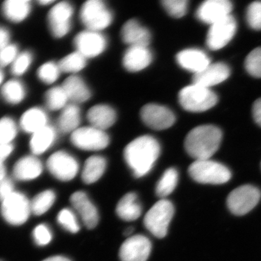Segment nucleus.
Instances as JSON below:
<instances>
[{
  "instance_id": "obj_7",
  "label": "nucleus",
  "mask_w": 261,
  "mask_h": 261,
  "mask_svg": "<svg viewBox=\"0 0 261 261\" xmlns=\"http://www.w3.org/2000/svg\"><path fill=\"white\" fill-rule=\"evenodd\" d=\"M1 214L6 222L13 226L25 224L32 213L31 202L27 196L14 192L1 202Z\"/></svg>"
},
{
  "instance_id": "obj_32",
  "label": "nucleus",
  "mask_w": 261,
  "mask_h": 261,
  "mask_svg": "<svg viewBox=\"0 0 261 261\" xmlns=\"http://www.w3.org/2000/svg\"><path fill=\"white\" fill-rule=\"evenodd\" d=\"M178 173L174 168H168L156 185V195L161 198L171 195L177 186Z\"/></svg>"
},
{
  "instance_id": "obj_46",
  "label": "nucleus",
  "mask_w": 261,
  "mask_h": 261,
  "mask_svg": "<svg viewBox=\"0 0 261 261\" xmlns=\"http://www.w3.org/2000/svg\"><path fill=\"white\" fill-rule=\"evenodd\" d=\"M13 150L14 146L13 143L0 144V161L4 162L13 153Z\"/></svg>"
},
{
  "instance_id": "obj_40",
  "label": "nucleus",
  "mask_w": 261,
  "mask_h": 261,
  "mask_svg": "<svg viewBox=\"0 0 261 261\" xmlns=\"http://www.w3.org/2000/svg\"><path fill=\"white\" fill-rule=\"evenodd\" d=\"M58 222L70 233H77L80 229L78 220L74 213L68 208L60 211L58 215Z\"/></svg>"
},
{
  "instance_id": "obj_3",
  "label": "nucleus",
  "mask_w": 261,
  "mask_h": 261,
  "mask_svg": "<svg viewBox=\"0 0 261 261\" xmlns=\"http://www.w3.org/2000/svg\"><path fill=\"white\" fill-rule=\"evenodd\" d=\"M219 98L213 91L198 84L184 87L178 93V101L185 111L205 112L217 104Z\"/></svg>"
},
{
  "instance_id": "obj_5",
  "label": "nucleus",
  "mask_w": 261,
  "mask_h": 261,
  "mask_svg": "<svg viewBox=\"0 0 261 261\" xmlns=\"http://www.w3.org/2000/svg\"><path fill=\"white\" fill-rule=\"evenodd\" d=\"M80 18L87 30L101 32L112 24L113 14L102 0H88L81 8Z\"/></svg>"
},
{
  "instance_id": "obj_36",
  "label": "nucleus",
  "mask_w": 261,
  "mask_h": 261,
  "mask_svg": "<svg viewBox=\"0 0 261 261\" xmlns=\"http://www.w3.org/2000/svg\"><path fill=\"white\" fill-rule=\"evenodd\" d=\"M61 70L58 63L49 61L39 67L37 70L39 80L46 84H53L59 79Z\"/></svg>"
},
{
  "instance_id": "obj_50",
  "label": "nucleus",
  "mask_w": 261,
  "mask_h": 261,
  "mask_svg": "<svg viewBox=\"0 0 261 261\" xmlns=\"http://www.w3.org/2000/svg\"><path fill=\"white\" fill-rule=\"evenodd\" d=\"M42 261H70L69 259L63 256H60V255H56V256H53L48 257L47 259H44Z\"/></svg>"
},
{
  "instance_id": "obj_20",
  "label": "nucleus",
  "mask_w": 261,
  "mask_h": 261,
  "mask_svg": "<svg viewBox=\"0 0 261 261\" xmlns=\"http://www.w3.org/2000/svg\"><path fill=\"white\" fill-rule=\"evenodd\" d=\"M122 40L129 47L132 46H145L150 44L151 33L149 29L143 27L135 19L126 21L121 29Z\"/></svg>"
},
{
  "instance_id": "obj_27",
  "label": "nucleus",
  "mask_w": 261,
  "mask_h": 261,
  "mask_svg": "<svg viewBox=\"0 0 261 261\" xmlns=\"http://www.w3.org/2000/svg\"><path fill=\"white\" fill-rule=\"evenodd\" d=\"M2 11L5 18L18 23L25 20L32 12V3L29 0H8L3 3Z\"/></svg>"
},
{
  "instance_id": "obj_54",
  "label": "nucleus",
  "mask_w": 261,
  "mask_h": 261,
  "mask_svg": "<svg viewBox=\"0 0 261 261\" xmlns=\"http://www.w3.org/2000/svg\"><path fill=\"white\" fill-rule=\"evenodd\" d=\"M0 261H3V260H0Z\"/></svg>"
},
{
  "instance_id": "obj_14",
  "label": "nucleus",
  "mask_w": 261,
  "mask_h": 261,
  "mask_svg": "<svg viewBox=\"0 0 261 261\" xmlns=\"http://www.w3.org/2000/svg\"><path fill=\"white\" fill-rule=\"evenodd\" d=\"M237 31V21L230 15L211 25L206 44L211 50L222 49L232 39Z\"/></svg>"
},
{
  "instance_id": "obj_18",
  "label": "nucleus",
  "mask_w": 261,
  "mask_h": 261,
  "mask_svg": "<svg viewBox=\"0 0 261 261\" xmlns=\"http://www.w3.org/2000/svg\"><path fill=\"white\" fill-rule=\"evenodd\" d=\"M230 68L224 63H211L200 73L194 74L192 84L210 89L213 86L224 82L229 77Z\"/></svg>"
},
{
  "instance_id": "obj_41",
  "label": "nucleus",
  "mask_w": 261,
  "mask_h": 261,
  "mask_svg": "<svg viewBox=\"0 0 261 261\" xmlns=\"http://www.w3.org/2000/svg\"><path fill=\"white\" fill-rule=\"evenodd\" d=\"M162 5L168 15L173 18H180L186 15L188 2L187 0H164Z\"/></svg>"
},
{
  "instance_id": "obj_31",
  "label": "nucleus",
  "mask_w": 261,
  "mask_h": 261,
  "mask_svg": "<svg viewBox=\"0 0 261 261\" xmlns=\"http://www.w3.org/2000/svg\"><path fill=\"white\" fill-rule=\"evenodd\" d=\"M27 88L23 82L18 80H10L2 86L3 99L10 105H18L27 96Z\"/></svg>"
},
{
  "instance_id": "obj_35",
  "label": "nucleus",
  "mask_w": 261,
  "mask_h": 261,
  "mask_svg": "<svg viewBox=\"0 0 261 261\" xmlns=\"http://www.w3.org/2000/svg\"><path fill=\"white\" fill-rule=\"evenodd\" d=\"M87 59L79 51H75L73 53L64 57L58 63L61 72L68 73H76L85 68L87 65Z\"/></svg>"
},
{
  "instance_id": "obj_19",
  "label": "nucleus",
  "mask_w": 261,
  "mask_h": 261,
  "mask_svg": "<svg viewBox=\"0 0 261 261\" xmlns=\"http://www.w3.org/2000/svg\"><path fill=\"white\" fill-rule=\"evenodd\" d=\"M70 202L82 218L84 225L89 229L97 226L99 215L97 208L84 192H75L70 197Z\"/></svg>"
},
{
  "instance_id": "obj_12",
  "label": "nucleus",
  "mask_w": 261,
  "mask_h": 261,
  "mask_svg": "<svg viewBox=\"0 0 261 261\" xmlns=\"http://www.w3.org/2000/svg\"><path fill=\"white\" fill-rule=\"evenodd\" d=\"M47 166L51 174L62 181H68L74 178L80 169L76 159L63 150L51 154L47 160Z\"/></svg>"
},
{
  "instance_id": "obj_9",
  "label": "nucleus",
  "mask_w": 261,
  "mask_h": 261,
  "mask_svg": "<svg viewBox=\"0 0 261 261\" xmlns=\"http://www.w3.org/2000/svg\"><path fill=\"white\" fill-rule=\"evenodd\" d=\"M70 142L84 151H99L109 145L110 137L106 130L92 126L80 127L70 135Z\"/></svg>"
},
{
  "instance_id": "obj_29",
  "label": "nucleus",
  "mask_w": 261,
  "mask_h": 261,
  "mask_svg": "<svg viewBox=\"0 0 261 261\" xmlns=\"http://www.w3.org/2000/svg\"><path fill=\"white\" fill-rule=\"evenodd\" d=\"M116 214L123 221H135L142 214V206L137 200V196L133 192L126 194L118 202Z\"/></svg>"
},
{
  "instance_id": "obj_34",
  "label": "nucleus",
  "mask_w": 261,
  "mask_h": 261,
  "mask_svg": "<svg viewBox=\"0 0 261 261\" xmlns=\"http://www.w3.org/2000/svg\"><path fill=\"white\" fill-rule=\"evenodd\" d=\"M56 198V194L53 190L40 192L31 202L32 213L36 216H42L45 214L53 205Z\"/></svg>"
},
{
  "instance_id": "obj_33",
  "label": "nucleus",
  "mask_w": 261,
  "mask_h": 261,
  "mask_svg": "<svg viewBox=\"0 0 261 261\" xmlns=\"http://www.w3.org/2000/svg\"><path fill=\"white\" fill-rule=\"evenodd\" d=\"M44 101L48 109L57 111L64 109L68 106L69 99L64 89L62 86H60L49 89L46 92Z\"/></svg>"
},
{
  "instance_id": "obj_26",
  "label": "nucleus",
  "mask_w": 261,
  "mask_h": 261,
  "mask_svg": "<svg viewBox=\"0 0 261 261\" xmlns=\"http://www.w3.org/2000/svg\"><path fill=\"white\" fill-rule=\"evenodd\" d=\"M47 113L42 108L34 107L27 110L22 115L20 120V126L25 133H36L44 127L49 125Z\"/></svg>"
},
{
  "instance_id": "obj_23",
  "label": "nucleus",
  "mask_w": 261,
  "mask_h": 261,
  "mask_svg": "<svg viewBox=\"0 0 261 261\" xmlns=\"http://www.w3.org/2000/svg\"><path fill=\"white\" fill-rule=\"evenodd\" d=\"M42 163L35 155H27L19 159L13 168V176L19 181H30L42 174Z\"/></svg>"
},
{
  "instance_id": "obj_13",
  "label": "nucleus",
  "mask_w": 261,
  "mask_h": 261,
  "mask_svg": "<svg viewBox=\"0 0 261 261\" xmlns=\"http://www.w3.org/2000/svg\"><path fill=\"white\" fill-rule=\"evenodd\" d=\"M75 49L87 59L102 54L108 47V39L102 32L87 30L79 33L73 40Z\"/></svg>"
},
{
  "instance_id": "obj_15",
  "label": "nucleus",
  "mask_w": 261,
  "mask_h": 261,
  "mask_svg": "<svg viewBox=\"0 0 261 261\" xmlns=\"http://www.w3.org/2000/svg\"><path fill=\"white\" fill-rule=\"evenodd\" d=\"M152 249V244L143 235H135L127 239L119 250L121 261H147Z\"/></svg>"
},
{
  "instance_id": "obj_24",
  "label": "nucleus",
  "mask_w": 261,
  "mask_h": 261,
  "mask_svg": "<svg viewBox=\"0 0 261 261\" xmlns=\"http://www.w3.org/2000/svg\"><path fill=\"white\" fill-rule=\"evenodd\" d=\"M69 101L73 104H80L88 101L92 92L83 79L79 75H72L68 77L62 84Z\"/></svg>"
},
{
  "instance_id": "obj_2",
  "label": "nucleus",
  "mask_w": 261,
  "mask_h": 261,
  "mask_svg": "<svg viewBox=\"0 0 261 261\" xmlns=\"http://www.w3.org/2000/svg\"><path fill=\"white\" fill-rule=\"evenodd\" d=\"M222 140V132L213 125L195 127L189 132L185 141L187 154L195 159H210L219 149Z\"/></svg>"
},
{
  "instance_id": "obj_53",
  "label": "nucleus",
  "mask_w": 261,
  "mask_h": 261,
  "mask_svg": "<svg viewBox=\"0 0 261 261\" xmlns=\"http://www.w3.org/2000/svg\"><path fill=\"white\" fill-rule=\"evenodd\" d=\"M4 73H3V70H2L1 68H0V86H1L2 84H3V81H4Z\"/></svg>"
},
{
  "instance_id": "obj_38",
  "label": "nucleus",
  "mask_w": 261,
  "mask_h": 261,
  "mask_svg": "<svg viewBox=\"0 0 261 261\" xmlns=\"http://www.w3.org/2000/svg\"><path fill=\"white\" fill-rule=\"evenodd\" d=\"M33 58L34 57L32 51H24L20 53L11 65V73L15 76H20L25 74L32 64Z\"/></svg>"
},
{
  "instance_id": "obj_48",
  "label": "nucleus",
  "mask_w": 261,
  "mask_h": 261,
  "mask_svg": "<svg viewBox=\"0 0 261 261\" xmlns=\"http://www.w3.org/2000/svg\"><path fill=\"white\" fill-rule=\"evenodd\" d=\"M252 116L257 124L261 127V98L257 99L252 106Z\"/></svg>"
},
{
  "instance_id": "obj_22",
  "label": "nucleus",
  "mask_w": 261,
  "mask_h": 261,
  "mask_svg": "<svg viewBox=\"0 0 261 261\" xmlns=\"http://www.w3.org/2000/svg\"><path fill=\"white\" fill-rule=\"evenodd\" d=\"M90 126L106 130L115 124L117 120L116 110L106 104H98L89 110L87 115Z\"/></svg>"
},
{
  "instance_id": "obj_25",
  "label": "nucleus",
  "mask_w": 261,
  "mask_h": 261,
  "mask_svg": "<svg viewBox=\"0 0 261 261\" xmlns=\"http://www.w3.org/2000/svg\"><path fill=\"white\" fill-rule=\"evenodd\" d=\"M58 132L54 126L47 125L32 135L29 146L34 155H39L47 151L54 145Z\"/></svg>"
},
{
  "instance_id": "obj_4",
  "label": "nucleus",
  "mask_w": 261,
  "mask_h": 261,
  "mask_svg": "<svg viewBox=\"0 0 261 261\" xmlns=\"http://www.w3.org/2000/svg\"><path fill=\"white\" fill-rule=\"evenodd\" d=\"M188 172L194 181L204 185H222L231 177L226 166L211 159L195 161L190 165Z\"/></svg>"
},
{
  "instance_id": "obj_49",
  "label": "nucleus",
  "mask_w": 261,
  "mask_h": 261,
  "mask_svg": "<svg viewBox=\"0 0 261 261\" xmlns=\"http://www.w3.org/2000/svg\"><path fill=\"white\" fill-rule=\"evenodd\" d=\"M6 178V168H5L4 162L0 161V181Z\"/></svg>"
},
{
  "instance_id": "obj_8",
  "label": "nucleus",
  "mask_w": 261,
  "mask_h": 261,
  "mask_svg": "<svg viewBox=\"0 0 261 261\" xmlns=\"http://www.w3.org/2000/svg\"><path fill=\"white\" fill-rule=\"evenodd\" d=\"M261 192L256 187L246 185L238 187L228 195V210L235 216H244L255 207L260 200Z\"/></svg>"
},
{
  "instance_id": "obj_11",
  "label": "nucleus",
  "mask_w": 261,
  "mask_h": 261,
  "mask_svg": "<svg viewBox=\"0 0 261 261\" xmlns=\"http://www.w3.org/2000/svg\"><path fill=\"white\" fill-rule=\"evenodd\" d=\"M142 122L152 129H167L174 124L176 117L171 109L156 103H149L142 107L140 111Z\"/></svg>"
},
{
  "instance_id": "obj_47",
  "label": "nucleus",
  "mask_w": 261,
  "mask_h": 261,
  "mask_svg": "<svg viewBox=\"0 0 261 261\" xmlns=\"http://www.w3.org/2000/svg\"><path fill=\"white\" fill-rule=\"evenodd\" d=\"M10 31L4 27L0 25V49L10 44Z\"/></svg>"
},
{
  "instance_id": "obj_16",
  "label": "nucleus",
  "mask_w": 261,
  "mask_h": 261,
  "mask_svg": "<svg viewBox=\"0 0 261 261\" xmlns=\"http://www.w3.org/2000/svg\"><path fill=\"white\" fill-rule=\"evenodd\" d=\"M232 3L228 0H207L200 5L196 16L202 23L213 24L231 15Z\"/></svg>"
},
{
  "instance_id": "obj_10",
  "label": "nucleus",
  "mask_w": 261,
  "mask_h": 261,
  "mask_svg": "<svg viewBox=\"0 0 261 261\" xmlns=\"http://www.w3.org/2000/svg\"><path fill=\"white\" fill-rule=\"evenodd\" d=\"M74 9L68 2H59L51 7L48 13L49 30L53 37L61 39L70 32Z\"/></svg>"
},
{
  "instance_id": "obj_44",
  "label": "nucleus",
  "mask_w": 261,
  "mask_h": 261,
  "mask_svg": "<svg viewBox=\"0 0 261 261\" xmlns=\"http://www.w3.org/2000/svg\"><path fill=\"white\" fill-rule=\"evenodd\" d=\"M20 54L18 46L15 44H8L0 49V68L13 64Z\"/></svg>"
},
{
  "instance_id": "obj_6",
  "label": "nucleus",
  "mask_w": 261,
  "mask_h": 261,
  "mask_svg": "<svg viewBox=\"0 0 261 261\" xmlns=\"http://www.w3.org/2000/svg\"><path fill=\"white\" fill-rule=\"evenodd\" d=\"M173 214L174 207L172 202L162 199L158 201L145 215L144 224L149 232L156 238H165Z\"/></svg>"
},
{
  "instance_id": "obj_51",
  "label": "nucleus",
  "mask_w": 261,
  "mask_h": 261,
  "mask_svg": "<svg viewBox=\"0 0 261 261\" xmlns=\"http://www.w3.org/2000/svg\"><path fill=\"white\" fill-rule=\"evenodd\" d=\"M54 3L55 1H51V0H41V1H39V4L43 5V6H48V5L53 4Z\"/></svg>"
},
{
  "instance_id": "obj_28",
  "label": "nucleus",
  "mask_w": 261,
  "mask_h": 261,
  "mask_svg": "<svg viewBox=\"0 0 261 261\" xmlns=\"http://www.w3.org/2000/svg\"><path fill=\"white\" fill-rule=\"evenodd\" d=\"M81 110L78 105L68 104L62 110L58 119V128L63 134H72L80 128Z\"/></svg>"
},
{
  "instance_id": "obj_1",
  "label": "nucleus",
  "mask_w": 261,
  "mask_h": 261,
  "mask_svg": "<svg viewBox=\"0 0 261 261\" xmlns=\"http://www.w3.org/2000/svg\"><path fill=\"white\" fill-rule=\"evenodd\" d=\"M159 141L150 135H142L125 147L123 157L136 177L145 176L153 168L161 154Z\"/></svg>"
},
{
  "instance_id": "obj_37",
  "label": "nucleus",
  "mask_w": 261,
  "mask_h": 261,
  "mask_svg": "<svg viewBox=\"0 0 261 261\" xmlns=\"http://www.w3.org/2000/svg\"><path fill=\"white\" fill-rule=\"evenodd\" d=\"M18 135V126L10 117L0 119V144L12 143Z\"/></svg>"
},
{
  "instance_id": "obj_42",
  "label": "nucleus",
  "mask_w": 261,
  "mask_h": 261,
  "mask_svg": "<svg viewBox=\"0 0 261 261\" xmlns=\"http://www.w3.org/2000/svg\"><path fill=\"white\" fill-rule=\"evenodd\" d=\"M246 20L254 30H261V2H254L247 9Z\"/></svg>"
},
{
  "instance_id": "obj_39",
  "label": "nucleus",
  "mask_w": 261,
  "mask_h": 261,
  "mask_svg": "<svg viewBox=\"0 0 261 261\" xmlns=\"http://www.w3.org/2000/svg\"><path fill=\"white\" fill-rule=\"evenodd\" d=\"M247 73L255 78H261V47H257L249 53L245 61Z\"/></svg>"
},
{
  "instance_id": "obj_30",
  "label": "nucleus",
  "mask_w": 261,
  "mask_h": 261,
  "mask_svg": "<svg viewBox=\"0 0 261 261\" xmlns=\"http://www.w3.org/2000/svg\"><path fill=\"white\" fill-rule=\"evenodd\" d=\"M106 167L107 161L102 156H91L84 163L82 173V180L87 185L97 181L104 174Z\"/></svg>"
},
{
  "instance_id": "obj_21",
  "label": "nucleus",
  "mask_w": 261,
  "mask_h": 261,
  "mask_svg": "<svg viewBox=\"0 0 261 261\" xmlns=\"http://www.w3.org/2000/svg\"><path fill=\"white\" fill-rule=\"evenodd\" d=\"M176 62L184 69L192 72L194 74L200 73L211 64V60L205 51L198 49H187L176 55Z\"/></svg>"
},
{
  "instance_id": "obj_52",
  "label": "nucleus",
  "mask_w": 261,
  "mask_h": 261,
  "mask_svg": "<svg viewBox=\"0 0 261 261\" xmlns=\"http://www.w3.org/2000/svg\"><path fill=\"white\" fill-rule=\"evenodd\" d=\"M133 231L134 229L132 227L127 228L124 231L125 236H130V235L132 234V233L133 232Z\"/></svg>"
},
{
  "instance_id": "obj_43",
  "label": "nucleus",
  "mask_w": 261,
  "mask_h": 261,
  "mask_svg": "<svg viewBox=\"0 0 261 261\" xmlns=\"http://www.w3.org/2000/svg\"><path fill=\"white\" fill-rule=\"evenodd\" d=\"M32 235L34 243L40 247L48 245L53 239L50 229L45 224H39L36 226L33 231Z\"/></svg>"
},
{
  "instance_id": "obj_45",
  "label": "nucleus",
  "mask_w": 261,
  "mask_h": 261,
  "mask_svg": "<svg viewBox=\"0 0 261 261\" xmlns=\"http://www.w3.org/2000/svg\"><path fill=\"white\" fill-rule=\"evenodd\" d=\"M14 190V184L9 178H5L0 181V201L3 202L7 197L11 195Z\"/></svg>"
},
{
  "instance_id": "obj_17",
  "label": "nucleus",
  "mask_w": 261,
  "mask_h": 261,
  "mask_svg": "<svg viewBox=\"0 0 261 261\" xmlns=\"http://www.w3.org/2000/svg\"><path fill=\"white\" fill-rule=\"evenodd\" d=\"M152 60L153 54L149 47L132 46L125 51L122 63L125 69L135 73L147 68Z\"/></svg>"
}]
</instances>
